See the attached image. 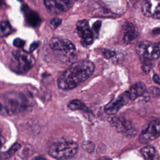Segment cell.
<instances>
[{
    "label": "cell",
    "instance_id": "cell-27",
    "mask_svg": "<svg viewBox=\"0 0 160 160\" xmlns=\"http://www.w3.org/2000/svg\"><path fill=\"white\" fill-rule=\"evenodd\" d=\"M32 160H48L46 158L42 157V156H36Z\"/></svg>",
    "mask_w": 160,
    "mask_h": 160
},
{
    "label": "cell",
    "instance_id": "cell-14",
    "mask_svg": "<svg viewBox=\"0 0 160 160\" xmlns=\"http://www.w3.org/2000/svg\"><path fill=\"white\" fill-rule=\"evenodd\" d=\"M146 91V86L142 82H138L133 84L129 91V96L131 100H134L138 97H139L144 94Z\"/></svg>",
    "mask_w": 160,
    "mask_h": 160
},
{
    "label": "cell",
    "instance_id": "cell-19",
    "mask_svg": "<svg viewBox=\"0 0 160 160\" xmlns=\"http://www.w3.org/2000/svg\"><path fill=\"white\" fill-rule=\"evenodd\" d=\"M21 148V144L19 143H15L14 144L11 148L6 152L3 154V159H6L8 158H9L10 157L12 156Z\"/></svg>",
    "mask_w": 160,
    "mask_h": 160
},
{
    "label": "cell",
    "instance_id": "cell-5",
    "mask_svg": "<svg viewBox=\"0 0 160 160\" xmlns=\"http://www.w3.org/2000/svg\"><path fill=\"white\" fill-rule=\"evenodd\" d=\"M136 52L142 63L156 60L160 58V42L141 41L136 46Z\"/></svg>",
    "mask_w": 160,
    "mask_h": 160
},
{
    "label": "cell",
    "instance_id": "cell-3",
    "mask_svg": "<svg viewBox=\"0 0 160 160\" xmlns=\"http://www.w3.org/2000/svg\"><path fill=\"white\" fill-rule=\"evenodd\" d=\"M78 145L73 141H62L52 143L49 148L48 153L58 160H68L78 152Z\"/></svg>",
    "mask_w": 160,
    "mask_h": 160
},
{
    "label": "cell",
    "instance_id": "cell-12",
    "mask_svg": "<svg viewBox=\"0 0 160 160\" xmlns=\"http://www.w3.org/2000/svg\"><path fill=\"white\" fill-rule=\"evenodd\" d=\"M141 10L144 16L160 19V0H144Z\"/></svg>",
    "mask_w": 160,
    "mask_h": 160
},
{
    "label": "cell",
    "instance_id": "cell-4",
    "mask_svg": "<svg viewBox=\"0 0 160 160\" xmlns=\"http://www.w3.org/2000/svg\"><path fill=\"white\" fill-rule=\"evenodd\" d=\"M12 54L10 66L16 72L26 73L35 64V59L31 53L22 50H16Z\"/></svg>",
    "mask_w": 160,
    "mask_h": 160
},
{
    "label": "cell",
    "instance_id": "cell-22",
    "mask_svg": "<svg viewBox=\"0 0 160 160\" xmlns=\"http://www.w3.org/2000/svg\"><path fill=\"white\" fill-rule=\"evenodd\" d=\"M61 22H62L61 19H60L59 18H54L51 19V21L50 22V24L52 28L55 29V28H58L61 24Z\"/></svg>",
    "mask_w": 160,
    "mask_h": 160
},
{
    "label": "cell",
    "instance_id": "cell-30",
    "mask_svg": "<svg viewBox=\"0 0 160 160\" xmlns=\"http://www.w3.org/2000/svg\"><path fill=\"white\" fill-rule=\"evenodd\" d=\"M158 68H159V71H160V62H159V65H158Z\"/></svg>",
    "mask_w": 160,
    "mask_h": 160
},
{
    "label": "cell",
    "instance_id": "cell-21",
    "mask_svg": "<svg viewBox=\"0 0 160 160\" xmlns=\"http://www.w3.org/2000/svg\"><path fill=\"white\" fill-rule=\"evenodd\" d=\"M102 54L106 59H110L115 55V52L108 49H103L102 51Z\"/></svg>",
    "mask_w": 160,
    "mask_h": 160
},
{
    "label": "cell",
    "instance_id": "cell-32",
    "mask_svg": "<svg viewBox=\"0 0 160 160\" xmlns=\"http://www.w3.org/2000/svg\"><path fill=\"white\" fill-rule=\"evenodd\" d=\"M99 160H100V159H99Z\"/></svg>",
    "mask_w": 160,
    "mask_h": 160
},
{
    "label": "cell",
    "instance_id": "cell-8",
    "mask_svg": "<svg viewBox=\"0 0 160 160\" xmlns=\"http://www.w3.org/2000/svg\"><path fill=\"white\" fill-rule=\"evenodd\" d=\"M160 136V121H151L142 130L139 136V141L142 144L150 142Z\"/></svg>",
    "mask_w": 160,
    "mask_h": 160
},
{
    "label": "cell",
    "instance_id": "cell-25",
    "mask_svg": "<svg viewBox=\"0 0 160 160\" xmlns=\"http://www.w3.org/2000/svg\"><path fill=\"white\" fill-rule=\"evenodd\" d=\"M39 44V42H34L33 43H32L30 46V48H29L30 52H32L33 51H34L38 47Z\"/></svg>",
    "mask_w": 160,
    "mask_h": 160
},
{
    "label": "cell",
    "instance_id": "cell-7",
    "mask_svg": "<svg viewBox=\"0 0 160 160\" xmlns=\"http://www.w3.org/2000/svg\"><path fill=\"white\" fill-rule=\"evenodd\" d=\"M110 125L114 128L118 132L122 133L126 136H133L136 134V129L134 128L131 123L122 118L111 117L108 119Z\"/></svg>",
    "mask_w": 160,
    "mask_h": 160
},
{
    "label": "cell",
    "instance_id": "cell-10",
    "mask_svg": "<svg viewBox=\"0 0 160 160\" xmlns=\"http://www.w3.org/2000/svg\"><path fill=\"white\" fill-rule=\"evenodd\" d=\"M76 32L80 37L81 43L84 46H88L92 43L93 34L87 21L81 20L77 22Z\"/></svg>",
    "mask_w": 160,
    "mask_h": 160
},
{
    "label": "cell",
    "instance_id": "cell-18",
    "mask_svg": "<svg viewBox=\"0 0 160 160\" xmlns=\"http://www.w3.org/2000/svg\"><path fill=\"white\" fill-rule=\"evenodd\" d=\"M11 26L6 21L0 22V37L6 36L11 32Z\"/></svg>",
    "mask_w": 160,
    "mask_h": 160
},
{
    "label": "cell",
    "instance_id": "cell-26",
    "mask_svg": "<svg viewBox=\"0 0 160 160\" xmlns=\"http://www.w3.org/2000/svg\"><path fill=\"white\" fill-rule=\"evenodd\" d=\"M152 79L156 84H158L160 85V77L158 74H154L152 77Z\"/></svg>",
    "mask_w": 160,
    "mask_h": 160
},
{
    "label": "cell",
    "instance_id": "cell-24",
    "mask_svg": "<svg viewBox=\"0 0 160 160\" xmlns=\"http://www.w3.org/2000/svg\"><path fill=\"white\" fill-rule=\"evenodd\" d=\"M101 26V22L100 21H96L92 25V29L96 33H98Z\"/></svg>",
    "mask_w": 160,
    "mask_h": 160
},
{
    "label": "cell",
    "instance_id": "cell-17",
    "mask_svg": "<svg viewBox=\"0 0 160 160\" xmlns=\"http://www.w3.org/2000/svg\"><path fill=\"white\" fill-rule=\"evenodd\" d=\"M68 107L71 110H81L86 112H91L90 109L79 99H73L71 101L68 103Z\"/></svg>",
    "mask_w": 160,
    "mask_h": 160
},
{
    "label": "cell",
    "instance_id": "cell-13",
    "mask_svg": "<svg viewBox=\"0 0 160 160\" xmlns=\"http://www.w3.org/2000/svg\"><path fill=\"white\" fill-rule=\"evenodd\" d=\"M124 32L123 40L126 43H129L134 41L139 35L136 27L129 22H126L122 26Z\"/></svg>",
    "mask_w": 160,
    "mask_h": 160
},
{
    "label": "cell",
    "instance_id": "cell-28",
    "mask_svg": "<svg viewBox=\"0 0 160 160\" xmlns=\"http://www.w3.org/2000/svg\"><path fill=\"white\" fill-rule=\"evenodd\" d=\"M100 160H111V159L108 157H103L101 159H100Z\"/></svg>",
    "mask_w": 160,
    "mask_h": 160
},
{
    "label": "cell",
    "instance_id": "cell-6",
    "mask_svg": "<svg viewBox=\"0 0 160 160\" xmlns=\"http://www.w3.org/2000/svg\"><path fill=\"white\" fill-rule=\"evenodd\" d=\"M49 46L51 49L61 52L64 56H74L76 52L74 44L69 39L63 38H52L50 40Z\"/></svg>",
    "mask_w": 160,
    "mask_h": 160
},
{
    "label": "cell",
    "instance_id": "cell-20",
    "mask_svg": "<svg viewBox=\"0 0 160 160\" xmlns=\"http://www.w3.org/2000/svg\"><path fill=\"white\" fill-rule=\"evenodd\" d=\"M82 148L84 151L90 152L94 151V144L91 141H85L82 144Z\"/></svg>",
    "mask_w": 160,
    "mask_h": 160
},
{
    "label": "cell",
    "instance_id": "cell-11",
    "mask_svg": "<svg viewBox=\"0 0 160 160\" xmlns=\"http://www.w3.org/2000/svg\"><path fill=\"white\" fill-rule=\"evenodd\" d=\"M43 1L49 12L54 14L66 12L72 4V0H43Z\"/></svg>",
    "mask_w": 160,
    "mask_h": 160
},
{
    "label": "cell",
    "instance_id": "cell-2",
    "mask_svg": "<svg viewBox=\"0 0 160 160\" xmlns=\"http://www.w3.org/2000/svg\"><path fill=\"white\" fill-rule=\"evenodd\" d=\"M28 102L22 93L9 92L0 95V115L11 116L19 113L27 108Z\"/></svg>",
    "mask_w": 160,
    "mask_h": 160
},
{
    "label": "cell",
    "instance_id": "cell-9",
    "mask_svg": "<svg viewBox=\"0 0 160 160\" xmlns=\"http://www.w3.org/2000/svg\"><path fill=\"white\" fill-rule=\"evenodd\" d=\"M129 99L128 91L124 92L105 106V112L109 115H114L116 114L121 108L129 102Z\"/></svg>",
    "mask_w": 160,
    "mask_h": 160
},
{
    "label": "cell",
    "instance_id": "cell-31",
    "mask_svg": "<svg viewBox=\"0 0 160 160\" xmlns=\"http://www.w3.org/2000/svg\"><path fill=\"white\" fill-rule=\"evenodd\" d=\"M1 144H2V143H1V139H0V147L1 146Z\"/></svg>",
    "mask_w": 160,
    "mask_h": 160
},
{
    "label": "cell",
    "instance_id": "cell-23",
    "mask_svg": "<svg viewBox=\"0 0 160 160\" xmlns=\"http://www.w3.org/2000/svg\"><path fill=\"white\" fill-rule=\"evenodd\" d=\"M25 42L20 38H16L13 41V45L18 48H22L24 46Z\"/></svg>",
    "mask_w": 160,
    "mask_h": 160
},
{
    "label": "cell",
    "instance_id": "cell-1",
    "mask_svg": "<svg viewBox=\"0 0 160 160\" xmlns=\"http://www.w3.org/2000/svg\"><path fill=\"white\" fill-rule=\"evenodd\" d=\"M94 64L81 60L72 64L58 79V86L62 90H71L88 79L94 72Z\"/></svg>",
    "mask_w": 160,
    "mask_h": 160
},
{
    "label": "cell",
    "instance_id": "cell-29",
    "mask_svg": "<svg viewBox=\"0 0 160 160\" xmlns=\"http://www.w3.org/2000/svg\"><path fill=\"white\" fill-rule=\"evenodd\" d=\"M4 0H0V4H2L3 3Z\"/></svg>",
    "mask_w": 160,
    "mask_h": 160
},
{
    "label": "cell",
    "instance_id": "cell-15",
    "mask_svg": "<svg viewBox=\"0 0 160 160\" xmlns=\"http://www.w3.org/2000/svg\"><path fill=\"white\" fill-rule=\"evenodd\" d=\"M22 8L24 9L27 22H28L31 26H37L41 22V18L39 15L36 12L28 9V8H25L24 7Z\"/></svg>",
    "mask_w": 160,
    "mask_h": 160
},
{
    "label": "cell",
    "instance_id": "cell-16",
    "mask_svg": "<svg viewBox=\"0 0 160 160\" xmlns=\"http://www.w3.org/2000/svg\"><path fill=\"white\" fill-rule=\"evenodd\" d=\"M141 153L145 160H158V154L151 146H146L141 149Z\"/></svg>",
    "mask_w": 160,
    "mask_h": 160
}]
</instances>
